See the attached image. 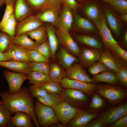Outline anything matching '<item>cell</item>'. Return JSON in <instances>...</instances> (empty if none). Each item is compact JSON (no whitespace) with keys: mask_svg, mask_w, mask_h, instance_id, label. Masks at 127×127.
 Wrapping results in <instances>:
<instances>
[{"mask_svg":"<svg viewBox=\"0 0 127 127\" xmlns=\"http://www.w3.org/2000/svg\"><path fill=\"white\" fill-rule=\"evenodd\" d=\"M36 98L41 103L52 108L56 107L64 100L61 94L48 93L43 96Z\"/></svg>","mask_w":127,"mask_h":127,"instance_id":"cb8c5ba5","label":"cell"},{"mask_svg":"<svg viewBox=\"0 0 127 127\" xmlns=\"http://www.w3.org/2000/svg\"><path fill=\"white\" fill-rule=\"evenodd\" d=\"M58 59L59 64L64 68L68 69L78 59L63 47L60 48L57 56Z\"/></svg>","mask_w":127,"mask_h":127,"instance_id":"ac0fdd59","label":"cell"},{"mask_svg":"<svg viewBox=\"0 0 127 127\" xmlns=\"http://www.w3.org/2000/svg\"><path fill=\"white\" fill-rule=\"evenodd\" d=\"M108 126L110 127H127V114Z\"/></svg>","mask_w":127,"mask_h":127,"instance_id":"681fc988","label":"cell"},{"mask_svg":"<svg viewBox=\"0 0 127 127\" xmlns=\"http://www.w3.org/2000/svg\"><path fill=\"white\" fill-rule=\"evenodd\" d=\"M104 9L106 20L110 27L115 34L117 37H119L121 30L118 20L110 9L105 7Z\"/></svg>","mask_w":127,"mask_h":127,"instance_id":"484cf974","label":"cell"},{"mask_svg":"<svg viewBox=\"0 0 127 127\" xmlns=\"http://www.w3.org/2000/svg\"><path fill=\"white\" fill-rule=\"evenodd\" d=\"M59 83L51 80L44 83L39 85L45 89L48 93L52 94H61L62 87Z\"/></svg>","mask_w":127,"mask_h":127,"instance_id":"8d00e7d4","label":"cell"},{"mask_svg":"<svg viewBox=\"0 0 127 127\" xmlns=\"http://www.w3.org/2000/svg\"><path fill=\"white\" fill-rule=\"evenodd\" d=\"M12 113L2 104L0 106V127L9 126Z\"/></svg>","mask_w":127,"mask_h":127,"instance_id":"74e56055","label":"cell"},{"mask_svg":"<svg viewBox=\"0 0 127 127\" xmlns=\"http://www.w3.org/2000/svg\"><path fill=\"white\" fill-rule=\"evenodd\" d=\"M118 69L115 72L117 79L125 88L127 87V68L126 67L116 60Z\"/></svg>","mask_w":127,"mask_h":127,"instance_id":"e575fe53","label":"cell"},{"mask_svg":"<svg viewBox=\"0 0 127 127\" xmlns=\"http://www.w3.org/2000/svg\"><path fill=\"white\" fill-rule=\"evenodd\" d=\"M26 33L30 38L35 40L37 46L46 41L47 37L46 28L43 26Z\"/></svg>","mask_w":127,"mask_h":127,"instance_id":"4316f807","label":"cell"},{"mask_svg":"<svg viewBox=\"0 0 127 127\" xmlns=\"http://www.w3.org/2000/svg\"><path fill=\"white\" fill-rule=\"evenodd\" d=\"M29 89L30 94L33 98L43 96L48 93L45 89L37 85L30 86Z\"/></svg>","mask_w":127,"mask_h":127,"instance_id":"ee69618b","label":"cell"},{"mask_svg":"<svg viewBox=\"0 0 127 127\" xmlns=\"http://www.w3.org/2000/svg\"><path fill=\"white\" fill-rule=\"evenodd\" d=\"M91 102L88 106V109L95 110L102 107L104 104V102L100 95L97 92H94L92 95Z\"/></svg>","mask_w":127,"mask_h":127,"instance_id":"f35d334b","label":"cell"},{"mask_svg":"<svg viewBox=\"0 0 127 127\" xmlns=\"http://www.w3.org/2000/svg\"><path fill=\"white\" fill-rule=\"evenodd\" d=\"M96 91L111 103L115 104L124 100L127 96L126 90L110 85H97Z\"/></svg>","mask_w":127,"mask_h":127,"instance_id":"3957f363","label":"cell"},{"mask_svg":"<svg viewBox=\"0 0 127 127\" xmlns=\"http://www.w3.org/2000/svg\"><path fill=\"white\" fill-rule=\"evenodd\" d=\"M11 43L18 45L29 51L35 50L37 46L35 42L26 33L11 38Z\"/></svg>","mask_w":127,"mask_h":127,"instance_id":"44dd1931","label":"cell"},{"mask_svg":"<svg viewBox=\"0 0 127 127\" xmlns=\"http://www.w3.org/2000/svg\"><path fill=\"white\" fill-rule=\"evenodd\" d=\"M122 18L125 21L127 22V14H122L121 16Z\"/></svg>","mask_w":127,"mask_h":127,"instance_id":"9f6ffc18","label":"cell"},{"mask_svg":"<svg viewBox=\"0 0 127 127\" xmlns=\"http://www.w3.org/2000/svg\"><path fill=\"white\" fill-rule=\"evenodd\" d=\"M5 0H0V7L5 3Z\"/></svg>","mask_w":127,"mask_h":127,"instance_id":"680465c9","label":"cell"},{"mask_svg":"<svg viewBox=\"0 0 127 127\" xmlns=\"http://www.w3.org/2000/svg\"><path fill=\"white\" fill-rule=\"evenodd\" d=\"M43 22L32 15L17 23L15 36L26 33L43 26Z\"/></svg>","mask_w":127,"mask_h":127,"instance_id":"8fae6325","label":"cell"},{"mask_svg":"<svg viewBox=\"0 0 127 127\" xmlns=\"http://www.w3.org/2000/svg\"><path fill=\"white\" fill-rule=\"evenodd\" d=\"M16 0H5V3L6 4H15Z\"/></svg>","mask_w":127,"mask_h":127,"instance_id":"11a10c76","label":"cell"},{"mask_svg":"<svg viewBox=\"0 0 127 127\" xmlns=\"http://www.w3.org/2000/svg\"><path fill=\"white\" fill-rule=\"evenodd\" d=\"M60 83L63 88H71L80 91L90 96L96 91L97 84L92 83L82 82L71 79L66 77Z\"/></svg>","mask_w":127,"mask_h":127,"instance_id":"5b68a950","label":"cell"},{"mask_svg":"<svg viewBox=\"0 0 127 127\" xmlns=\"http://www.w3.org/2000/svg\"><path fill=\"white\" fill-rule=\"evenodd\" d=\"M108 70L103 64L99 60L89 67L88 71L90 74L94 75Z\"/></svg>","mask_w":127,"mask_h":127,"instance_id":"ab89813d","label":"cell"},{"mask_svg":"<svg viewBox=\"0 0 127 127\" xmlns=\"http://www.w3.org/2000/svg\"><path fill=\"white\" fill-rule=\"evenodd\" d=\"M48 75L51 81L60 83L66 77V72L58 64L54 63L50 65Z\"/></svg>","mask_w":127,"mask_h":127,"instance_id":"f546056e","label":"cell"},{"mask_svg":"<svg viewBox=\"0 0 127 127\" xmlns=\"http://www.w3.org/2000/svg\"><path fill=\"white\" fill-rule=\"evenodd\" d=\"M4 52L10 60L28 63L32 62L29 51L16 44L11 43Z\"/></svg>","mask_w":127,"mask_h":127,"instance_id":"30bf717a","label":"cell"},{"mask_svg":"<svg viewBox=\"0 0 127 127\" xmlns=\"http://www.w3.org/2000/svg\"><path fill=\"white\" fill-rule=\"evenodd\" d=\"M95 24L104 43L108 48H109L113 45L118 43L107 27L104 16H101L99 20Z\"/></svg>","mask_w":127,"mask_h":127,"instance_id":"9a60e30c","label":"cell"},{"mask_svg":"<svg viewBox=\"0 0 127 127\" xmlns=\"http://www.w3.org/2000/svg\"><path fill=\"white\" fill-rule=\"evenodd\" d=\"M35 50L49 59L52 56L51 50L48 41L46 40L37 46Z\"/></svg>","mask_w":127,"mask_h":127,"instance_id":"bcb514c9","label":"cell"},{"mask_svg":"<svg viewBox=\"0 0 127 127\" xmlns=\"http://www.w3.org/2000/svg\"><path fill=\"white\" fill-rule=\"evenodd\" d=\"M50 68L49 63L42 62H32L30 63V71H35L49 75Z\"/></svg>","mask_w":127,"mask_h":127,"instance_id":"d590c367","label":"cell"},{"mask_svg":"<svg viewBox=\"0 0 127 127\" xmlns=\"http://www.w3.org/2000/svg\"><path fill=\"white\" fill-rule=\"evenodd\" d=\"M10 36L4 32L0 33V52L4 53L8 49L11 43Z\"/></svg>","mask_w":127,"mask_h":127,"instance_id":"60d3db41","label":"cell"},{"mask_svg":"<svg viewBox=\"0 0 127 127\" xmlns=\"http://www.w3.org/2000/svg\"><path fill=\"white\" fill-rule=\"evenodd\" d=\"M104 126L101 120L98 118L90 121L86 126V127H102Z\"/></svg>","mask_w":127,"mask_h":127,"instance_id":"816d5d0a","label":"cell"},{"mask_svg":"<svg viewBox=\"0 0 127 127\" xmlns=\"http://www.w3.org/2000/svg\"><path fill=\"white\" fill-rule=\"evenodd\" d=\"M61 94L64 101L78 108V107L84 105L88 101L85 94L76 89L64 88Z\"/></svg>","mask_w":127,"mask_h":127,"instance_id":"ba28073f","label":"cell"},{"mask_svg":"<svg viewBox=\"0 0 127 127\" xmlns=\"http://www.w3.org/2000/svg\"><path fill=\"white\" fill-rule=\"evenodd\" d=\"M74 19L77 27L82 30L90 32L94 31L96 28L94 25L88 20L75 14Z\"/></svg>","mask_w":127,"mask_h":127,"instance_id":"d6a6232c","label":"cell"},{"mask_svg":"<svg viewBox=\"0 0 127 127\" xmlns=\"http://www.w3.org/2000/svg\"><path fill=\"white\" fill-rule=\"evenodd\" d=\"M110 4L116 11L122 14L127 12V1L126 0H116Z\"/></svg>","mask_w":127,"mask_h":127,"instance_id":"7bdbcfd3","label":"cell"},{"mask_svg":"<svg viewBox=\"0 0 127 127\" xmlns=\"http://www.w3.org/2000/svg\"><path fill=\"white\" fill-rule=\"evenodd\" d=\"M45 27L48 39V42L51 50L52 56L54 57L59 43L54 27L50 25H46Z\"/></svg>","mask_w":127,"mask_h":127,"instance_id":"d4e9b609","label":"cell"},{"mask_svg":"<svg viewBox=\"0 0 127 127\" xmlns=\"http://www.w3.org/2000/svg\"><path fill=\"white\" fill-rule=\"evenodd\" d=\"M80 0L81 1H83V0Z\"/></svg>","mask_w":127,"mask_h":127,"instance_id":"6125c7cd","label":"cell"},{"mask_svg":"<svg viewBox=\"0 0 127 127\" xmlns=\"http://www.w3.org/2000/svg\"><path fill=\"white\" fill-rule=\"evenodd\" d=\"M13 12L1 31L6 33L11 37L15 36L16 27L17 24Z\"/></svg>","mask_w":127,"mask_h":127,"instance_id":"836d02e7","label":"cell"},{"mask_svg":"<svg viewBox=\"0 0 127 127\" xmlns=\"http://www.w3.org/2000/svg\"><path fill=\"white\" fill-rule=\"evenodd\" d=\"M99 60L109 69L115 72L118 70V67L115 60L113 58L108 49L102 52Z\"/></svg>","mask_w":127,"mask_h":127,"instance_id":"83f0119b","label":"cell"},{"mask_svg":"<svg viewBox=\"0 0 127 127\" xmlns=\"http://www.w3.org/2000/svg\"><path fill=\"white\" fill-rule=\"evenodd\" d=\"M4 78L9 86L8 92L15 94L20 92L24 81L28 79L27 75L21 73H15L5 70L3 72Z\"/></svg>","mask_w":127,"mask_h":127,"instance_id":"52a82bcc","label":"cell"},{"mask_svg":"<svg viewBox=\"0 0 127 127\" xmlns=\"http://www.w3.org/2000/svg\"><path fill=\"white\" fill-rule=\"evenodd\" d=\"M71 10L64 5L59 20V28L68 31L70 29L73 21Z\"/></svg>","mask_w":127,"mask_h":127,"instance_id":"7402d4cb","label":"cell"},{"mask_svg":"<svg viewBox=\"0 0 127 127\" xmlns=\"http://www.w3.org/2000/svg\"><path fill=\"white\" fill-rule=\"evenodd\" d=\"M15 114L10 120V123L12 125L16 127H31L32 126V118L28 114L23 112H18Z\"/></svg>","mask_w":127,"mask_h":127,"instance_id":"ffe728a7","label":"cell"},{"mask_svg":"<svg viewBox=\"0 0 127 127\" xmlns=\"http://www.w3.org/2000/svg\"><path fill=\"white\" fill-rule=\"evenodd\" d=\"M67 70L66 77L68 78L97 84L93 80L84 69L83 66L80 64H73Z\"/></svg>","mask_w":127,"mask_h":127,"instance_id":"4fadbf2b","label":"cell"},{"mask_svg":"<svg viewBox=\"0 0 127 127\" xmlns=\"http://www.w3.org/2000/svg\"><path fill=\"white\" fill-rule=\"evenodd\" d=\"M14 15L18 22L33 15L32 10L25 0H16L15 4Z\"/></svg>","mask_w":127,"mask_h":127,"instance_id":"2e32d148","label":"cell"},{"mask_svg":"<svg viewBox=\"0 0 127 127\" xmlns=\"http://www.w3.org/2000/svg\"><path fill=\"white\" fill-rule=\"evenodd\" d=\"M61 0H46L45 4L43 9L60 7Z\"/></svg>","mask_w":127,"mask_h":127,"instance_id":"f907efd6","label":"cell"},{"mask_svg":"<svg viewBox=\"0 0 127 127\" xmlns=\"http://www.w3.org/2000/svg\"><path fill=\"white\" fill-rule=\"evenodd\" d=\"M34 107L40 126L48 127L53 124L62 126L52 107L42 104L37 100L35 101Z\"/></svg>","mask_w":127,"mask_h":127,"instance_id":"7a4b0ae2","label":"cell"},{"mask_svg":"<svg viewBox=\"0 0 127 127\" xmlns=\"http://www.w3.org/2000/svg\"><path fill=\"white\" fill-rule=\"evenodd\" d=\"M103 1L108 3L110 4L116 0H101Z\"/></svg>","mask_w":127,"mask_h":127,"instance_id":"91938a15","label":"cell"},{"mask_svg":"<svg viewBox=\"0 0 127 127\" xmlns=\"http://www.w3.org/2000/svg\"><path fill=\"white\" fill-rule=\"evenodd\" d=\"M60 9V7L44 9L36 16L43 22L54 23L58 19Z\"/></svg>","mask_w":127,"mask_h":127,"instance_id":"d6986e66","label":"cell"},{"mask_svg":"<svg viewBox=\"0 0 127 127\" xmlns=\"http://www.w3.org/2000/svg\"><path fill=\"white\" fill-rule=\"evenodd\" d=\"M32 9L42 10L44 6L46 0H25Z\"/></svg>","mask_w":127,"mask_h":127,"instance_id":"c3c4849f","label":"cell"},{"mask_svg":"<svg viewBox=\"0 0 127 127\" xmlns=\"http://www.w3.org/2000/svg\"><path fill=\"white\" fill-rule=\"evenodd\" d=\"M96 114L79 109L74 117L70 121L67 126L70 127H84L92 119L96 118Z\"/></svg>","mask_w":127,"mask_h":127,"instance_id":"5bb4252c","label":"cell"},{"mask_svg":"<svg viewBox=\"0 0 127 127\" xmlns=\"http://www.w3.org/2000/svg\"></svg>","mask_w":127,"mask_h":127,"instance_id":"be15d7a7","label":"cell"},{"mask_svg":"<svg viewBox=\"0 0 127 127\" xmlns=\"http://www.w3.org/2000/svg\"><path fill=\"white\" fill-rule=\"evenodd\" d=\"M2 104V102L1 100L0 99V106Z\"/></svg>","mask_w":127,"mask_h":127,"instance_id":"94428289","label":"cell"},{"mask_svg":"<svg viewBox=\"0 0 127 127\" xmlns=\"http://www.w3.org/2000/svg\"><path fill=\"white\" fill-rule=\"evenodd\" d=\"M30 63L11 60L0 62V66L12 71L27 75L30 71Z\"/></svg>","mask_w":127,"mask_h":127,"instance_id":"e0dca14e","label":"cell"},{"mask_svg":"<svg viewBox=\"0 0 127 127\" xmlns=\"http://www.w3.org/2000/svg\"><path fill=\"white\" fill-rule=\"evenodd\" d=\"M2 19L0 22V30L2 28L12 13L14 12L15 4H7Z\"/></svg>","mask_w":127,"mask_h":127,"instance_id":"b9f144b4","label":"cell"},{"mask_svg":"<svg viewBox=\"0 0 127 127\" xmlns=\"http://www.w3.org/2000/svg\"><path fill=\"white\" fill-rule=\"evenodd\" d=\"M31 59L32 62H49V58L44 56L35 50L29 51Z\"/></svg>","mask_w":127,"mask_h":127,"instance_id":"7dc6e473","label":"cell"},{"mask_svg":"<svg viewBox=\"0 0 127 127\" xmlns=\"http://www.w3.org/2000/svg\"><path fill=\"white\" fill-rule=\"evenodd\" d=\"M127 114V103L125 102L117 106L110 107L99 115L98 118L104 126H108Z\"/></svg>","mask_w":127,"mask_h":127,"instance_id":"277c9868","label":"cell"},{"mask_svg":"<svg viewBox=\"0 0 127 127\" xmlns=\"http://www.w3.org/2000/svg\"><path fill=\"white\" fill-rule=\"evenodd\" d=\"M119 57L125 62H127V52L116 44L110 47L109 48Z\"/></svg>","mask_w":127,"mask_h":127,"instance_id":"f6af8a7d","label":"cell"},{"mask_svg":"<svg viewBox=\"0 0 127 127\" xmlns=\"http://www.w3.org/2000/svg\"><path fill=\"white\" fill-rule=\"evenodd\" d=\"M52 108L59 121L64 126L68 125L79 109L71 105L64 100Z\"/></svg>","mask_w":127,"mask_h":127,"instance_id":"8992f818","label":"cell"},{"mask_svg":"<svg viewBox=\"0 0 127 127\" xmlns=\"http://www.w3.org/2000/svg\"><path fill=\"white\" fill-rule=\"evenodd\" d=\"M5 52H0V62L10 60Z\"/></svg>","mask_w":127,"mask_h":127,"instance_id":"db71d44e","label":"cell"},{"mask_svg":"<svg viewBox=\"0 0 127 127\" xmlns=\"http://www.w3.org/2000/svg\"><path fill=\"white\" fill-rule=\"evenodd\" d=\"M2 105L13 114L18 112H25L31 117L36 126L40 125L34 110L33 97L27 87L22 88L19 92L12 94L7 91H0Z\"/></svg>","mask_w":127,"mask_h":127,"instance_id":"6da1fadb","label":"cell"},{"mask_svg":"<svg viewBox=\"0 0 127 127\" xmlns=\"http://www.w3.org/2000/svg\"><path fill=\"white\" fill-rule=\"evenodd\" d=\"M124 39L125 42L126 44L127 43V32H126L124 35Z\"/></svg>","mask_w":127,"mask_h":127,"instance_id":"6f0895ef","label":"cell"},{"mask_svg":"<svg viewBox=\"0 0 127 127\" xmlns=\"http://www.w3.org/2000/svg\"><path fill=\"white\" fill-rule=\"evenodd\" d=\"M56 32L59 43L71 54L78 56L80 50L79 48L68 31L59 28Z\"/></svg>","mask_w":127,"mask_h":127,"instance_id":"9c48e42d","label":"cell"},{"mask_svg":"<svg viewBox=\"0 0 127 127\" xmlns=\"http://www.w3.org/2000/svg\"><path fill=\"white\" fill-rule=\"evenodd\" d=\"M65 5L71 8V10L75 11L78 6V5L75 0H63Z\"/></svg>","mask_w":127,"mask_h":127,"instance_id":"f5cc1de1","label":"cell"},{"mask_svg":"<svg viewBox=\"0 0 127 127\" xmlns=\"http://www.w3.org/2000/svg\"><path fill=\"white\" fill-rule=\"evenodd\" d=\"M102 52L100 49L84 48L80 50L78 60L83 66L89 67L99 60Z\"/></svg>","mask_w":127,"mask_h":127,"instance_id":"7c38bea8","label":"cell"},{"mask_svg":"<svg viewBox=\"0 0 127 127\" xmlns=\"http://www.w3.org/2000/svg\"><path fill=\"white\" fill-rule=\"evenodd\" d=\"M84 12L86 16L95 24L99 20L102 15L98 6L94 4H91L84 8Z\"/></svg>","mask_w":127,"mask_h":127,"instance_id":"1f68e13d","label":"cell"},{"mask_svg":"<svg viewBox=\"0 0 127 127\" xmlns=\"http://www.w3.org/2000/svg\"><path fill=\"white\" fill-rule=\"evenodd\" d=\"M75 37L81 43L92 48L101 50L102 48L101 43L94 37L87 35H77Z\"/></svg>","mask_w":127,"mask_h":127,"instance_id":"4dcf8cb0","label":"cell"},{"mask_svg":"<svg viewBox=\"0 0 127 127\" xmlns=\"http://www.w3.org/2000/svg\"><path fill=\"white\" fill-rule=\"evenodd\" d=\"M27 77L29 83L32 85L41 84L50 80L48 75L35 71H29Z\"/></svg>","mask_w":127,"mask_h":127,"instance_id":"f1b7e54d","label":"cell"},{"mask_svg":"<svg viewBox=\"0 0 127 127\" xmlns=\"http://www.w3.org/2000/svg\"><path fill=\"white\" fill-rule=\"evenodd\" d=\"M115 72L111 70H108L93 75L91 78L97 84L98 83L104 82L111 85H114L116 84L118 81Z\"/></svg>","mask_w":127,"mask_h":127,"instance_id":"603a6c76","label":"cell"}]
</instances>
